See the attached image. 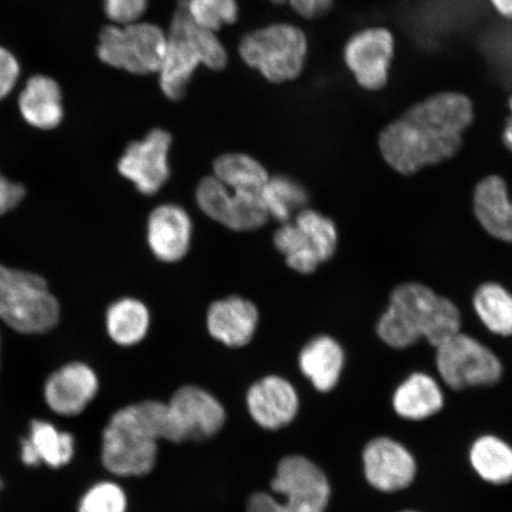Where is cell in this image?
I'll use <instances>...</instances> for the list:
<instances>
[{
  "label": "cell",
  "mask_w": 512,
  "mask_h": 512,
  "mask_svg": "<svg viewBox=\"0 0 512 512\" xmlns=\"http://www.w3.org/2000/svg\"><path fill=\"white\" fill-rule=\"evenodd\" d=\"M444 406L439 384L424 373H415L395 390L393 407L401 418L424 420L437 414Z\"/></svg>",
  "instance_id": "23"
},
{
  "label": "cell",
  "mask_w": 512,
  "mask_h": 512,
  "mask_svg": "<svg viewBox=\"0 0 512 512\" xmlns=\"http://www.w3.org/2000/svg\"><path fill=\"white\" fill-rule=\"evenodd\" d=\"M169 443L203 441L213 438L226 424L222 403L207 390L184 386L176 390L168 403Z\"/></svg>",
  "instance_id": "10"
},
{
  "label": "cell",
  "mask_w": 512,
  "mask_h": 512,
  "mask_svg": "<svg viewBox=\"0 0 512 512\" xmlns=\"http://www.w3.org/2000/svg\"><path fill=\"white\" fill-rule=\"evenodd\" d=\"M0 349H2V339H0Z\"/></svg>",
  "instance_id": "41"
},
{
  "label": "cell",
  "mask_w": 512,
  "mask_h": 512,
  "mask_svg": "<svg viewBox=\"0 0 512 512\" xmlns=\"http://www.w3.org/2000/svg\"><path fill=\"white\" fill-rule=\"evenodd\" d=\"M490 2L499 14L512 21V0H490Z\"/></svg>",
  "instance_id": "37"
},
{
  "label": "cell",
  "mask_w": 512,
  "mask_h": 512,
  "mask_svg": "<svg viewBox=\"0 0 512 512\" xmlns=\"http://www.w3.org/2000/svg\"><path fill=\"white\" fill-rule=\"evenodd\" d=\"M274 245L286 258V264L300 274L315 272L320 264L319 256L307 236L296 223L287 222L274 234Z\"/></svg>",
  "instance_id": "28"
},
{
  "label": "cell",
  "mask_w": 512,
  "mask_h": 512,
  "mask_svg": "<svg viewBox=\"0 0 512 512\" xmlns=\"http://www.w3.org/2000/svg\"><path fill=\"white\" fill-rule=\"evenodd\" d=\"M294 223L309 236L322 264L335 255L338 233L335 223L329 217L316 210L303 209L296 215Z\"/></svg>",
  "instance_id": "30"
},
{
  "label": "cell",
  "mask_w": 512,
  "mask_h": 512,
  "mask_svg": "<svg viewBox=\"0 0 512 512\" xmlns=\"http://www.w3.org/2000/svg\"><path fill=\"white\" fill-rule=\"evenodd\" d=\"M473 469L486 482L507 484L512 480V447L505 441L485 435L476 440L470 451Z\"/></svg>",
  "instance_id": "26"
},
{
  "label": "cell",
  "mask_w": 512,
  "mask_h": 512,
  "mask_svg": "<svg viewBox=\"0 0 512 512\" xmlns=\"http://www.w3.org/2000/svg\"><path fill=\"white\" fill-rule=\"evenodd\" d=\"M25 189L21 184L9 181L0 174V216L9 213L23 201Z\"/></svg>",
  "instance_id": "35"
},
{
  "label": "cell",
  "mask_w": 512,
  "mask_h": 512,
  "mask_svg": "<svg viewBox=\"0 0 512 512\" xmlns=\"http://www.w3.org/2000/svg\"><path fill=\"white\" fill-rule=\"evenodd\" d=\"M99 392V379L86 363L72 362L51 374L44 383V400L57 415H80Z\"/></svg>",
  "instance_id": "14"
},
{
  "label": "cell",
  "mask_w": 512,
  "mask_h": 512,
  "mask_svg": "<svg viewBox=\"0 0 512 512\" xmlns=\"http://www.w3.org/2000/svg\"><path fill=\"white\" fill-rule=\"evenodd\" d=\"M509 108H510V118L507 121V124L504 126L503 130V143L507 149L512 152V95L509 100Z\"/></svg>",
  "instance_id": "38"
},
{
  "label": "cell",
  "mask_w": 512,
  "mask_h": 512,
  "mask_svg": "<svg viewBox=\"0 0 512 512\" xmlns=\"http://www.w3.org/2000/svg\"><path fill=\"white\" fill-rule=\"evenodd\" d=\"M239 53L249 67L258 69L268 81H292L303 72L307 40L294 25L272 24L243 37Z\"/></svg>",
  "instance_id": "7"
},
{
  "label": "cell",
  "mask_w": 512,
  "mask_h": 512,
  "mask_svg": "<svg viewBox=\"0 0 512 512\" xmlns=\"http://www.w3.org/2000/svg\"><path fill=\"white\" fill-rule=\"evenodd\" d=\"M344 350L336 339L318 336L307 343L299 355V368L318 392L336 387L344 368Z\"/></svg>",
  "instance_id": "22"
},
{
  "label": "cell",
  "mask_w": 512,
  "mask_h": 512,
  "mask_svg": "<svg viewBox=\"0 0 512 512\" xmlns=\"http://www.w3.org/2000/svg\"><path fill=\"white\" fill-rule=\"evenodd\" d=\"M268 216L279 222H290L294 213H299L305 207L307 200L306 190L291 178L275 176L268 179L262 190Z\"/></svg>",
  "instance_id": "29"
},
{
  "label": "cell",
  "mask_w": 512,
  "mask_h": 512,
  "mask_svg": "<svg viewBox=\"0 0 512 512\" xmlns=\"http://www.w3.org/2000/svg\"><path fill=\"white\" fill-rule=\"evenodd\" d=\"M405 512H414V511H405Z\"/></svg>",
  "instance_id": "42"
},
{
  "label": "cell",
  "mask_w": 512,
  "mask_h": 512,
  "mask_svg": "<svg viewBox=\"0 0 512 512\" xmlns=\"http://www.w3.org/2000/svg\"><path fill=\"white\" fill-rule=\"evenodd\" d=\"M271 489L281 499L267 492H254L248 498L247 512H325L330 502L328 477L303 456L280 460Z\"/></svg>",
  "instance_id": "5"
},
{
  "label": "cell",
  "mask_w": 512,
  "mask_h": 512,
  "mask_svg": "<svg viewBox=\"0 0 512 512\" xmlns=\"http://www.w3.org/2000/svg\"><path fill=\"white\" fill-rule=\"evenodd\" d=\"M60 305L41 275L0 264V320L25 335L44 334L59 322Z\"/></svg>",
  "instance_id": "6"
},
{
  "label": "cell",
  "mask_w": 512,
  "mask_h": 512,
  "mask_svg": "<svg viewBox=\"0 0 512 512\" xmlns=\"http://www.w3.org/2000/svg\"><path fill=\"white\" fill-rule=\"evenodd\" d=\"M214 177L229 189L258 195H262L270 179L264 166L245 153H227L217 158Z\"/></svg>",
  "instance_id": "25"
},
{
  "label": "cell",
  "mask_w": 512,
  "mask_h": 512,
  "mask_svg": "<svg viewBox=\"0 0 512 512\" xmlns=\"http://www.w3.org/2000/svg\"><path fill=\"white\" fill-rule=\"evenodd\" d=\"M246 401L249 415L266 431H278L292 424L299 411L296 388L277 375L256 381L248 389Z\"/></svg>",
  "instance_id": "15"
},
{
  "label": "cell",
  "mask_w": 512,
  "mask_h": 512,
  "mask_svg": "<svg viewBox=\"0 0 512 512\" xmlns=\"http://www.w3.org/2000/svg\"><path fill=\"white\" fill-rule=\"evenodd\" d=\"M196 202L211 220L235 232L259 229L270 219L262 195L234 191L214 176L198 183Z\"/></svg>",
  "instance_id": "11"
},
{
  "label": "cell",
  "mask_w": 512,
  "mask_h": 512,
  "mask_svg": "<svg viewBox=\"0 0 512 512\" xmlns=\"http://www.w3.org/2000/svg\"><path fill=\"white\" fill-rule=\"evenodd\" d=\"M18 108L25 123L38 130H54L64 115L59 83L48 75L31 76L19 94Z\"/></svg>",
  "instance_id": "20"
},
{
  "label": "cell",
  "mask_w": 512,
  "mask_h": 512,
  "mask_svg": "<svg viewBox=\"0 0 512 512\" xmlns=\"http://www.w3.org/2000/svg\"><path fill=\"white\" fill-rule=\"evenodd\" d=\"M168 46L162 68L160 89L170 100L183 98L195 70L204 64L211 70L226 68L228 55L213 31L204 29L192 21L185 0L178 3L172 17Z\"/></svg>",
  "instance_id": "4"
},
{
  "label": "cell",
  "mask_w": 512,
  "mask_h": 512,
  "mask_svg": "<svg viewBox=\"0 0 512 512\" xmlns=\"http://www.w3.org/2000/svg\"><path fill=\"white\" fill-rule=\"evenodd\" d=\"M473 115L472 102L464 94L432 95L383 128L379 140L382 157L405 176L446 162L462 147Z\"/></svg>",
  "instance_id": "1"
},
{
  "label": "cell",
  "mask_w": 512,
  "mask_h": 512,
  "mask_svg": "<svg viewBox=\"0 0 512 512\" xmlns=\"http://www.w3.org/2000/svg\"><path fill=\"white\" fill-rule=\"evenodd\" d=\"M151 324L147 306L134 298H123L108 307L106 329L108 336L121 347H133L149 334Z\"/></svg>",
  "instance_id": "24"
},
{
  "label": "cell",
  "mask_w": 512,
  "mask_h": 512,
  "mask_svg": "<svg viewBox=\"0 0 512 512\" xmlns=\"http://www.w3.org/2000/svg\"><path fill=\"white\" fill-rule=\"evenodd\" d=\"M21 445L22 462L29 467L46 465L61 469L72 462L75 454L74 435L40 419L30 422L29 434L21 440Z\"/></svg>",
  "instance_id": "19"
},
{
  "label": "cell",
  "mask_w": 512,
  "mask_h": 512,
  "mask_svg": "<svg viewBox=\"0 0 512 512\" xmlns=\"http://www.w3.org/2000/svg\"><path fill=\"white\" fill-rule=\"evenodd\" d=\"M364 473L371 486L395 492L412 484L416 463L406 447L389 438L371 440L363 452Z\"/></svg>",
  "instance_id": "16"
},
{
  "label": "cell",
  "mask_w": 512,
  "mask_h": 512,
  "mask_svg": "<svg viewBox=\"0 0 512 512\" xmlns=\"http://www.w3.org/2000/svg\"><path fill=\"white\" fill-rule=\"evenodd\" d=\"M462 315L456 304L418 283L396 286L388 309L377 323V335L394 349H406L427 339L434 348L457 335Z\"/></svg>",
  "instance_id": "3"
},
{
  "label": "cell",
  "mask_w": 512,
  "mask_h": 512,
  "mask_svg": "<svg viewBox=\"0 0 512 512\" xmlns=\"http://www.w3.org/2000/svg\"><path fill=\"white\" fill-rule=\"evenodd\" d=\"M159 440L169 441L165 402L146 400L120 408L102 433V465L118 477L147 476L155 469Z\"/></svg>",
  "instance_id": "2"
},
{
  "label": "cell",
  "mask_w": 512,
  "mask_h": 512,
  "mask_svg": "<svg viewBox=\"0 0 512 512\" xmlns=\"http://www.w3.org/2000/svg\"><path fill=\"white\" fill-rule=\"evenodd\" d=\"M166 46L168 37L155 24L110 25L100 32L98 56L108 66L145 75L162 68Z\"/></svg>",
  "instance_id": "8"
},
{
  "label": "cell",
  "mask_w": 512,
  "mask_h": 512,
  "mask_svg": "<svg viewBox=\"0 0 512 512\" xmlns=\"http://www.w3.org/2000/svg\"><path fill=\"white\" fill-rule=\"evenodd\" d=\"M473 307L492 334L512 336V294L507 288L496 283L483 284L473 296Z\"/></svg>",
  "instance_id": "27"
},
{
  "label": "cell",
  "mask_w": 512,
  "mask_h": 512,
  "mask_svg": "<svg viewBox=\"0 0 512 512\" xmlns=\"http://www.w3.org/2000/svg\"><path fill=\"white\" fill-rule=\"evenodd\" d=\"M258 324V307L239 296L216 300L207 313L210 336L229 348H242L251 343Z\"/></svg>",
  "instance_id": "18"
},
{
  "label": "cell",
  "mask_w": 512,
  "mask_h": 512,
  "mask_svg": "<svg viewBox=\"0 0 512 512\" xmlns=\"http://www.w3.org/2000/svg\"><path fill=\"white\" fill-rule=\"evenodd\" d=\"M393 56L394 37L383 28L357 32L344 50L345 63L358 85L368 91H379L387 85Z\"/></svg>",
  "instance_id": "13"
},
{
  "label": "cell",
  "mask_w": 512,
  "mask_h": 512,
  "mask_svg": "<svg viewBox=\"0 0 512 512\" xmlns=\"http://www.w3.org/2000/svg\"><path fill=\"white\" fill-rule=\"evenodd\" d=\"M21 76V64L9 49L0 46V101L10 95Z\"/></svg>",
  "instance_id": "34"
},
{
  "label": "cell",
  "mask_w": 512,
  "mask_h": 512,
  "mask_svg": "<svg viewBox=\"0 0 512 512\" xmlns=\"http://www.w3.org/2000/svg\"><path fill=\"white\" fill-rule=\"evenodd\" d=\"M171 144L169 132L160 128L150 131L143 140L126 147L118 162L119 174L136 185L140 194H157L170 178Z\"/></svg>",
  "instance_id": "12"
},
{
  "label": "cell",
  "mask_w": 512,
  "mask_h": 512,
  "mask_svg": "<svg viewBox=\"0 0 512 512\" xmlns=\"http://www.w3.org/2000/svg\"><path fill=\"white\" fill-rule=\"evenodd\" d=\"M473 209L486 233L512 243V201L503 178L492 175L477 184Z\"/></svg>",
  "instance_id": "21"
},
{
  "label": "cell",
  "mask_w": 512,
  "mask_h": 512,
  "mask_svg": "<svg viewBox=\"0 0 512 512\" xmlns=\"http://www.w3.org/2000/svg\"><path fill=\"white\" fill-rule=\"evenodd\" d=\"M292 9L305 18L323 16L331 9L334 0H287Z\"/></svg>",
  "instance_id": "36"
},
{
  "label": "cell",
  "mask_w": 512,
  "mask_h": 512,
  "mask_svg": "<svg viewBox=\"0 0 512 512\" xmlns=\"http://www.w3.org/2000/svg\"><path fill=\"white\" fill-rule=\"evenodd\" d=\"M105 12L114 23H136L147 9V0H104Z\"/></svg>",
  "instance_id": "33"
},
{
  "label": "cell",
  "mask_w": 512,
  "mask_h": 512,
  "mask_svg": "<svg viewBox=\"0 0 512 512\" xmlns=\"http://www.w3.org/2000/svg\"><path fill=\"white\" fill-rule=\"evenodd\" d=\"M271 2L275 4H284L285 2H287V0H271Z\"/></svg>",
  "instance_id": "39"
},
{
  "label": "cell",
  "mask_w": 512,
  "mask_h": 512,
  "mask_svg": "<svg viewBox=\"0 0 512 512\" xmlns=\"http://www.w3.org/2000/svg\"><path fill=\"white\" fill-rule=\"evenodd\" d=\"M437 367L448 387L491 386L501 379L499 358L477 339L458 332L437 347Z\"/></svg>",
  "instance_id": "9"
},
{
  "label": "cell",
  "mask_w": 512,
  "mask_h": 512,
  "mask_svg": "<svg viewBox=\"0 0 512 512\" xmlns=\"http://www.w3.org/2000/svg\"><path fill=\"white\" fill-rule=\"evenodd\" d=\"M191 238V217L177 204H162L147 220V243L153 255L166 264L181 261L188 254Z\"/></svg>",
  "instance_id": "17"
},
{
  "label": "cell",
  "mask_w": 512,
  "mask_h": 512,
  "mask_svg": "<svg viewBox=\"0 0 512 512\" xmlns=\"http://www.w3.org/2000/svg\"><path fill=\"white\" fill-rule=\"evenodd\" d=\"M3 488V482H2V479H0V490H2Z\"/></svg>",
  "instance_id": "40"
},
{
  "label": "cell",
  "mask_w": 512,
  "mask_h": 512,
  "mask_svg": "<svg viewBox=\"0 0 512 512\" xmlns=\"http://www.w3.org/2000/svg\"><path fill=\"white\" fill-rule=\"evenodd\" d=\"M185 5L192 21L213 32L238 21L236 0H185Z\"/></svg>",
  "instance_id": "31"
},
{
  "label": "cell",
  "mask_w": 512,
  "mask_h": 512,
  "mask_svg": "<svg viewBox=\"0 0 512 512\" xmlns=\"http://www.w3.org/2000/svg\"><path fill=\"white\" fill-rule=\"evenodd\" d=\"M126 492L114 482H100L80 499L78 512H127Z\"/></svg>",
  "instance_id": "32"
}]
</instances>
